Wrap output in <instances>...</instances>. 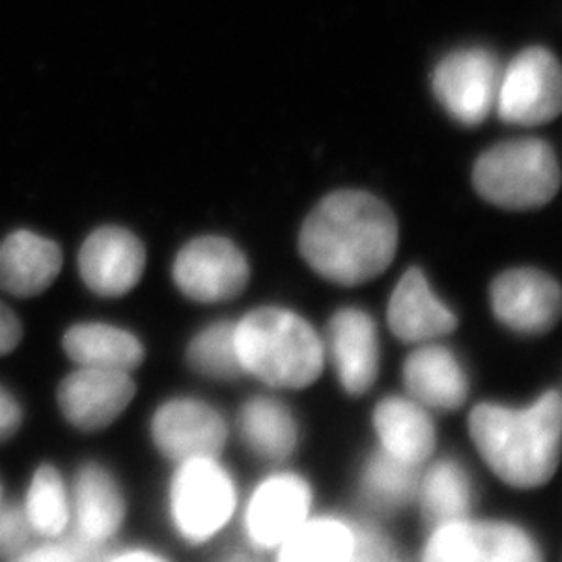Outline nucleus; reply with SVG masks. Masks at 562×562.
Returning a JSON list of instances; mask_svg holds the SVG:
<instances>
[{"label":"nucleus","instance_id":"nucleus-1","mask_svg":"<svg viewBox=\"0 0 562 562\" xmlns=\"http://www.w3.org/2000/svg\"><path fill=\"white\" fill-rule=\"evenodd\" d=\"M467 436L498 482L515 492H538L561 469V390L546 385L522 402H475L467 411Z\"/></svg>","mask_w":562,"mask_h":562},{"label":"nucleus","instance_id":"nucleus-2","mask_svg":"<svg viewBox=\"0 0 562 562\" xmlns=\"http://www.w3.org/2000/svg\"><path fill=\"white\" fill-rule=\"evenodd\" d=\"M299 250L322 280L357 288L390 269L398 250V222L378 196L340 190L304 220Z\"/></svg>","mask_w":562,"mask_h":562},{"label":"nucleus","instance_id":"nucleus-3","mask_svg":"<svg viewBox=\"0 0 562 562\" xmlns=\"http://www.w3.org/2000/svg\"><path fill=\"white\" fill-rule=\"evenodd\" d=\"M232 344L241 380L261 390L304 392L327 371L322 329L288 306L262 304L232 319Z\"/></svg>","mask_w":562,"mask_h":562},{"label":"nucleus","instance_id":"nucleus-4","mask_svg":"<svg viewBox=\"0 0 562 562\" xmlns=\"http://www.w3.org/2000/svg\"><path fill=\"white\" fill-rule=\"evenodd\" d=\"M240 485L223 457H202L171 464L165 510L176 538L202 548L222 538L240 510Z\"/></svg>","mask_w":562,"mask_h":562},{"label":"nucleus","instance_id":"nucleus-5","mask_svg":"<svg viewBox=\"0 0 562 562\" xmlns=\"http://www.w3.org/2000/svg\"><path fill=\"white\" fill-rule=\"evenodd\" d=\"M473 183L485 201L508 211H527L557 196L561 167L546 142H503L475 161Z\"/></svg>","mask_w":562,"mask_h":562},{"label":"nucleus","instance_id":"nucleus-6","mask_svg":"<svg viewBox=\"0 0 562 562\" xmlns=\"http://www.w3.org/2000/svg\"><path fill=\"white\" fill-rule=\"evenodd\" d=\"M419 562H546V552L527 525L473 513L429 525Z\"/></svg>","mask_w":562,"mask_h":562},{"label":"nucleus","instance_id":"nucleus-7","mask_svg":"<svg viewBox=\"0 0 562 562\" xmlns=\"http://www.w3.org/2000/svg\"><path fill=\"white\" fill-rule=\"evenodd\" d=\"M315 485L302 471L290 464L269 467L240 501L236 521L246 548L271 554L315 513Z\"/></svg>","mask_w":562,"mask_h":562},{"label":"nucleus","instance_id":"nucleus-8","mask_svg":"<svg viewBox=\"0 0 562 562\" xmlns=\"http://www.w3.org/2000/svg\"><path fill=\"white\" fill-rule=\"evenodd\" d=\"M325 364L341 394L369 396L382 378L383 341L380 323L364 308L346 304L336 308L322 329Z\"/></svg>","mask_w":562,"mask_h":562},{"label":"nucleus","instance_id":"nucleus-9","mask_svg":"<svg viewBox=\"0 0 562 562\" xmlns=\"http://www.w3.org/2000/svg\"><path fill=\"white\" fill-rule=\"evenodd\" d=\"M148 434L159 457L178 464L202 457H223L232 438V423L215 402L194 394H176L157 404Z\"/></svg>","mask_w":562,"mask_h":562},{"label":"nucleus","instance_id":"nucleus-10","mask_svg":"<svg viewBox=\"0 0 562 562\" xmlns=\"http://www.w3.org/2000/svg\"><path fill=\"white\" fill-rule=\"evenodd\" d=\"M269 557L271 562H387L392 548L373 525L315 510Z\"/></svg>","mask_w":562,"mask_h":562},{"label":"nucleus","instance_id":"nucleus-11","mask_svg":"<svg viewBox=\"0 0 562 562\" xmlns=\"http://www.w3.org/2000/svg\"><path fill=\"white\" fill-rule=\"evenodd\" d=\"M494 322L517 338H543L562 315L561 283L536 267L498 273L487 290Z\"/></svg>","mask_w":562,"mask_h":562},{"label":"nucleus","instance_id":"nucleus-12","mask_svg":"<svg viewBox=\"0 0 562 562\" xmlns=\"http://www.w3.org/2000/svg\"><path fill=\"white\" fill-rule=\"evenodd\" d=\"M171 278L183 299L196 304L236 301L250 281V262L236 241L201 236L181 246Z\"/></svg>","mask_w":562,"mask_h":562},{"label":"nucleus","instance_id":"nucleus-13","mask_svg":"<svg viewBox=\"0 0 562 562\" xmlns=\"http://www.w3.org/2000/svg\"><path fill=\"white\" fill-rule=\"evenodd\" d=\"M561 106V65L548 48H525L503 69L496 97L501 120L515 125H542L557 120Z\"/></svg>","mask_w":562,"mask_h":562},{"label":"nucleus","instance_id":"nucleus-14","mask_svg":"<svg viewBox=\"0 0 562 562\" xmlns=\"http://www.w3.org/2000/svg\"><path fill=\"white\" fill-rule=\"evenodd\" d=\"M402 392L434 415L469 406L473 382L467 362L448 340L408 346L401 367Z\"/></svg>","mask_w":562,"mask_h":562},{"label":"nucleus","instance_id":"nucleus-15","mask_svg":"<svg viewBox=\"0 0 562 562\" xmlns=\"http://www.w3.org/2000/svg\"><path fill=\"white\" fill-rule=\"evenodd\" d=\"M501 63L482 46L459 48L446 55L434 71V94L452 120L480 125L496 109Z\"/></svg>","mask_w":562,"mask_h":562},{"label":"nucleus","instance_id":"nucleus-16","mask_svg":"<svg viewBox=\"0 0 562 562\" xmlns=\"http://www.w3.org/2000/svg\"><path fill=\"white\" fill-rule=\"evenodd\" d=\"M459 323V315L436 292L422 267H408L402 273L385 306V327L392 338L404 346L450 340Z\"/></svg>","mask_w":562,"mask_h":562},{"label":"nucleus","instance_id":"nucleus-17","mask_svg":"<svg viewBox=\"0 0 562 562\" xmlns=\"http://www.w3.org/2000/svg\"><path fill=\"white\" fill-rule=\"evenodd\" d=\"M232 429L244 450L267 467L290 464L301 450V419L278 392L261 390L244 398Z\"/></svg>","mask_w":562,"mask_h":562},{"label":"nucleus","instance_id":"nucleus-18","mask_svg":"<svg viewBox=\"0 0 562 562\" xmlns=\"http://www.w3.org/2000/svg\"><path fill=\"white\" fill-rule=\"evenodd\" d=\"M136 398V382L127 371L80 367L59 385L60 413L80 431H102L120 419Z\"/></svg>","mask_w":562,"mask_h":562},{"label":"nucleus","instance_id":"nucleus-19","mask_svg":"<svg viewBox=\"0 0 562 562\" xmlns=\"http://www.w3.org/2000/svg\"><path fill=\"white\" fill-rule=\"evenodd\" d=\"M375 448L390 459L422 469L438 454L436 415L404 392L385 394L371 408Z\"/></svg>","mask_w":562,"mask_h":562},{"label":"nucleus","instance_id":"nucleus-20","mask_svg":"<svg viewBox=\"0 0 562 562\" xmlns=\"http://www.w3.org/2000/svg\"><path fill=\"white\" fill-rule=\"evenodd\" d=\"M78 267L90 292L102 299H120L140 283L146 250L140 238L130 229L104 225L81 244Z\"/></svg>","mask_w":562,"mask_h":562},{"label":"nucleus","instance_id":"nucleus-21","mask_svg":"<svg viewBox=\"0 0 562 562\" xmlns=\"http://www.w3.org/2000/svg\"><path fill=\"white\" fill-rule=\"evenodd\" d=\"M125 515L127 503L117 477L101 462H86L74 485V536L102 550L120 533Z\"/></svg>","mask_w":562,"mask_h":562},{"label":"nucleus","instance_id":"nucleus-22","mask_svg":"<svg viewBox=\"0 0 562 562\" xmlns=\"http://www.w3.org/2000/svg\"><path fill=\"white\" fill-rule=\"evenodd\" d=\"M477 485L471 469L452 454L434 457L419 469L415 506L429 525L452 521L475 513Z\"/></svg>","mask_w":562,"mask_h":562},{"label":"nucleus","instance_id":"nucleus-23","mask_svg":"<svg viewBox=\"0 0 562 562\" xmlns=\"http://www.w3.org/2000/svg\"><path fill=\"white\" fill-rule=\"evenodd\" d=\"M63 267L59 246L41 234L18 229L0 244V288L30 299L46 292Z\"/></svg>","mask_w":562,"mask_h":562},{"label":"nucleus","instance_id":"nucleus-24","mask_svg":"<svg viewBox=\"0 0 562 562\" xmlns=\"http://www.w3.org/2000/svg\"><path fill=\"white\" fill-rule=\"evenodd\" d=\"M63 348L80 367L134 373L146 359L144 341L111 323H78L67 329Z\"/></svg>","mask_w":562,"mask_h":562},{"label":"nucleus","instance_id":"nucleus-25","mask_svg":"<svg viewBox=\"0 0 562 562\" xmlns=\"http://www.w3.org/2000/svg\"><path fill=\"white\" fill-rule=\"evenodd\" d=\"M419 469L390 459L373 448L359 464L357 492L361 503L382 515H396L415 506Z\"/></svg>","mask_w":562,"mask_h":562},{"label":"nucleus","instance_id":"nucleus-26","mask_svg":"<svg viewBox=\"0 0 562 562\" xmlns=\"http://www.w3.org/2000/svg\"><path fill=\"white\" fill-rule=\"evenodd\" d=\"M183 362L204 382L234 383L241 380L232 344V319H215L196 329L183 346Z\"/></svg>","mask_w":562,"mask_h":562},{"label":"nucleus","instance_id":"nucleus-27","mask_svg":"<svg viewBox=\"0 0 562 562\" xmlns=\"http://www.w3.org/2000/svg\"><path fill=\"white\" fill-rule=\"evenodd\" d=\"M71 506L59 471L50 464H42L36 471L25 504V517L30 527L44 538H59L69 525Z\"/></svg>","mask_w":562,"mask_h":562},{"label":"nucleus","instance_id":"nucleus-28","mask_svg":"<svg viewBox=\"0 0 562 562\" xmlns=\"http://www.w3.org/2000/svg\"><path fill=\"white\" fill-rule=\"evenodd\" d=\"M101 552L99 548L71 533L65 542L46 543L30 552H23L15 562H101Z\"/></svg>","mask_w":562,"mask_h":562},{"label":"nucleus","instance_id":"nucleus-29","mask_svg":"<svg viewBox=\"0 0 562 562\" xmlns=\"http://www.w3.org/2000/svg\"><path fill=\"white\" fill-rule=\"evenodd\" d=\"M30 522L18 506L0 508V557L18 554L27 540Z\"/></svg>","mask_w":562,"mask_h":562},{"label":"nucleus","instance_id":"nucleus-30","mask_svg":"<svg viewBox=\"0 0 562 562\" xmlns=\"http://www.w3.org/2000/svg\"><path fill=\"white\" fill-rule=\"evenodd\" d=\"M23 329L18 315L0 301V357L13 352L20 346Z\"/></svg>","mask_w":562,"mask_h":562},{"label":"nucleus","instance_id":"nucleus-31","mask_svg":"<svg viewBox=\"0 0 562 562\" xmlns=\"http://www.w3.org/2000/svg\"><path fill=\"white\" fill-rule=\"evenodd\" d=\"M23 422L20 402L15 401L4 387H0V442L9 440Z\"/></svg>","mask_w":562,"mask_h":562},{"label":"nucleus","instance_id":"nucleus-32","mask_svg":"<svg viewBox=\"0 0 562 562\" xmlns=\"http://www.w3.org/2000/svg\"><path fill=\"white\" fill-rule=\"evenodd\" d=\"M101 562H173L169 561L167 557H162L155 550H148V548H134V550H127V552H121L115 554L111 559Z\"/></svg>","mask_w":562,"mask_h":562},{"label":"nucleus","instance_id":"nucleus-33","mask_svg":"<svg viewBox=\"0 0 562 562\" xmlns=\"http://www.w3.org/2000/svg\"><path fill=\"white\" fill-rule=\"evenodd\" d=\"M223 562H262L261 554H257V552H252V550H244V552H234V554H229L227 559Z\"/></svg>","mask_w":562,"mask_h":562},{"label":"nucleus","instance_id":"nucleus-34","mask_svg":"<svg viewBox=\"0 0 562 562\" xmlns=\"http://www.w3.org/2000/svg\"><path fill=\"white\" fill-rule=\"evenodd\" d=\"M387 562H404V561H398V559H396V557H392V559H390V561Z\"/></svg>","mask_w":562,"mask_h":562},{"label":"nucleus","instance_id":"nucleus-35","mask_svg":"<svg viewBox=\"0 0 562 562\" xmlns=\"http://www.w3.org/2000/svg\"><path fill=\"white\" fill-rule=\"evenodd\" d=\"M361 562H367V561H361Z\"/></svg>","mask_w":562,"mask_h":562}]
</instances>
